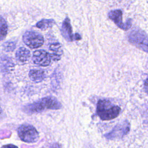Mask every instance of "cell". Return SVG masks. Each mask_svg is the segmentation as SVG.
<instances>
[{
	"label": "cell",
	"mask_w": 148,
	"mask_h": 148,
	"mask_svg": "<svg viewBox=\"0 0 148 148\" xmlns=\"http://www.w3.org/2000/svg\"><path fill=\"white\" fill-rule=\"evenodd\" d=\"M61 108V103L55 98L45 97L24 107L25 112L29 113H38L43 110H57Z\"/></svg>",
	"instance_id": "obj_1"
},
{
	"label": "cell",
	"mask_w": 148,
	"mask_h": 148,
	"mask_svg": "<svg viewBox=\"0 0 148 148\" xmlns=\"http://www.w3.org/2000/svg\"><path fill=\"white\" fill-rule=\"evenodd\" d=\"M121 108L108 99H100L97 106V113L102 120H110L117 117Z\"/></svg>",
	"instance_id": "obj_2"
},
{
	"label": "cell",
	"mask_w": 148,
	"mask_h": 148,
	"mask_svg": "<svg viewBox=\"0 0 148 148\" xmlns=\"http://www.w3.org/2000/svg\"><path fill=\"white\" fill-rule=\"evenodd\" d=\"M17 134L20 139L27 143L36 142L39 138V135L36 128L30 124L21 125L17 129Z\"/></svg>",
	"instance_id": "obj_3"
},
{
	"label": "cell",
	"mask_w": 148,
	"mask_h": 148,
	"mask_svg": "<svg viewBox=\"0 0 148 148\" xmlns=\"http://www.w3.org/2000/svg\"><path fill=\"white\" fill-rule=\"evenodd\" d=\"M23 40L27 46L31 49L38 48L44 43L43 36L34 31H27L23 36Z\"/></svg>",
	"instance_id": "obj_4"
},
{
	"label": "cell",
	"mask_w": 148,
	"mask_h": 148,
	"mask_svg": "<svg viewBox=\"0 0 148 148\" xmlns=\"http://www.w3.org/2000/svg\"><path fill=\"white\" fill-rule=\"evenodd\" d=\"M130 130V124L127 120L117 124L109 133L105 135L108 139H120L127 135Z\"/></svg>",
	"instance_id": "obj_5"
},
{
	"label": "cell",
	"mask_w": 148,
	"mask_h": 148,
	"mask_svg": "<svg viewBox=\"0 0 148 148\" xmlns=\"http://www.w3.org/2000/svg\"><path fill=\"white\" fill-rule=\"evenodd\" d=\"M129 40L136 47L148 53V37L143 32H132Z\"/></svg>",
	"instance_id": "obj_6"
},
{
	"label": "cell",
	"mask_w": 148,
	"mask_h": 148,
	"mask_svg": "<svg viewBox=\"0 0 148 148\" xmlns=\"http://www.w3.org/2000/svg\"><path fill=\"white\" fill-rule=\"evenodd\" d=\"M108 17L117 25L119 28L124 31L128 30L131 27L132 20L131 19L128 20L125 24L123 23L122 11L120 9L110 11L108 13Z\"/></svg>",
	"instance_id": "obj_7"
},
{
	"label": "cell",
	"mask_w": 148,
	"mask_h": 148,
	"mask_svg": "<svg viewBox=\"0 0 148 148\" xmlns=\"http://www.w3.org/2000/svg\"><path fill=\"white\" fill-rule=\"evenodd\" d=\"M32 61L34 64L41 66H48L51 62L50 54L44 50H38L33 53Z\"/></svg>",
	"instance_id": "obj_8"
},
{
	"label": "cell",
	"mask_w": 148,
	"mask_h": 148,
	"mask_svg": "<svg viewBox=\"0 0 148 148\" xmlns=\"http://www.w3.org/2000/svg\"><path fill=\"white\" fill-rule=\"evenodd\" d=\"M61 34L62 36L68 41H72L74 39V36L72 34V29L70 23V20L68 17L65 18L62 23L61 27Z\"/></svg>",
	"instance_id": "obj_9"
},
{
	"label": "cell",
	"mask_w": 148,
	"mask_h": 148,
	"mask_svg": "<svg viewBox=\"0 0 148 148\" xmlns=\"http://www.w3.org/2000/svg\"><path fill=\"white\" fill-rule=\"evenodd\" d=\"M49 49L51 51V53L50 54L51 59H53L54 61L60 60L63 53L61 45L58 43H53L50 46Z\"/></svg>",
	"instance_id": "obj_10"
},
{
	"label": "cell",
	"mask_w": 148,
	"mask_h": 148,
	"mask_svg": "<svg viewBox=\"0 0 148 148\" xmlns=\"http://www.w3.org/2000/svg\"><path fill=\"white\" fill-rule=\"evenodd\" d=\"M30 51L25 47H20L17 49L16 53V58L20 63L27 62L30 58Z\"/></svg>",
	"instance_id": "obj_11"
},
{
	"label": "cell",
	"mask_w": 148,
	"mask_h": 148,
	"mask_svg": "<svg viewBox=\"0 0 148 148\" xmlns=\"http://www.w3.org/2000/svg\"><path fill=\"white\" fill-rule=\"evenodd\" d=\"M29 77L34 82L39 83L45 78V72L39 69H31L29 72Z\"/></svg>",
	"instance_id": "obj_12"
},
{
	"label": "cell",
	"mask_w": 148,
	"mask_h": 148,
	"mask_svg": "<svg viewBox=\"0 0 148 148\" xmlns=\"http://www.w3.org/2000/svg\"><path fill=\"white\" fill-rule=\"evenodd\" d=\"M54 24L55 21L53 19H43L36 23V27L42 30H46L51 28Z\"/></svg>",
	"instance_id": "obj_13"
},
{
	"label": "cell",
	"mask_w": 148,
	"mask_h": 148,
	"mask_svg": "<svg viewBox=\"0 0 148 148\" xmlns=\"http://www.w3.org/2000/svg\"><path fill=\"white\" fill-rule=\"evenodd\" d=\"M8 33V25L5 20L0 16V40H3Z\"/></svg>",
	"instance_id": "obj_14"
},
{
	"label": "cell",
	"mask_w": 148,
	"mask_h": 148,
	"mask_svg": "<svg viewBox=\"0 0 148 148\" xmlns=\"http://www.w3.org/2000/svg\"><path fill=\"white\" fill-rule=\"evenodd\" d=\"M0 62H1V66L2 68V69L5 70V71H8V70H10L12 68V66H13V63L12 61V60H10L9 58H2V60H0Z\"/></svg>",
	"instance_id": "obj_15"
},
{
	"label": "cell",
	"mask_w": 148,
	"mask_h": 148,
	"mask_svg": "<svg viewBox=\"0 0 148 148\" xmlns=\"http://www.w3.org/2000/svg\"><path fill=\"white\" fill-rule=\"evenodd\" d=\"M3 47L4 50H5V51H7V52L13 51L16 47V43L14 42L9 40L3 43Z\"/></svg>",
	"instance_id": "obj_16"
},
{
	"label": "cell",
	"mask_w": 148,
	"mask_h": 148,
	"mask_svg": "<svg viewBox=\"0 0 148 148\" xmlns=\"http://www.w3.org/2000/svg\"><path fill=\"white\" fill-rule=\"evenodd\" d=\"M144 89L145 91L148 94V76L144 82Z\"/></svg>",
	"instance_id": "obj_17"
},
{
	"label": "cell",
	"mask_w": 148,
	"mask_h": 148,
	"mask_svg": "<svg viewBox=\"0 0 148 148\" xmlns=\"http://www.w3.org/2000/svg\"><path fill=\"white\" fill-rule=\"evenodd\" d=\"M1 148H18V147L17 146H15L12 144H8V145H3V146H2Z\"/></svg>",
	"instance_id": "obj_18"
},
{
	"label": "cell",
	"mask_w": 148,
	"mask_h": 148,
	"mask_svg": "<svg viewBox=\"0 0 148 148\" xmlns=\"http://www.w3.org/2000/svg\"><path fill=\"white\" fill-rule=\"evenodd\" d=\"M51 148H62V147H61V146L59 143H53L51 145Z\"/></svg>",
	"instance_id": "obj_19"
},
{
	"label": "cell",
	"mask_w": 148,
	"mask_h": 148,
	"mask_svg": "<svg viewBox=\"0 0 148 148\" xmlns=\"http://www.w3.org/2000/svg\"><path fill=\"white\" fill-rule=\"evenodd\" d=\"M74 39H76V40H79V39H81V37H80V36L78 34H76L75 35Z\"/></svg>",
	"instance_id": "obj_20"
}]
</instances>
